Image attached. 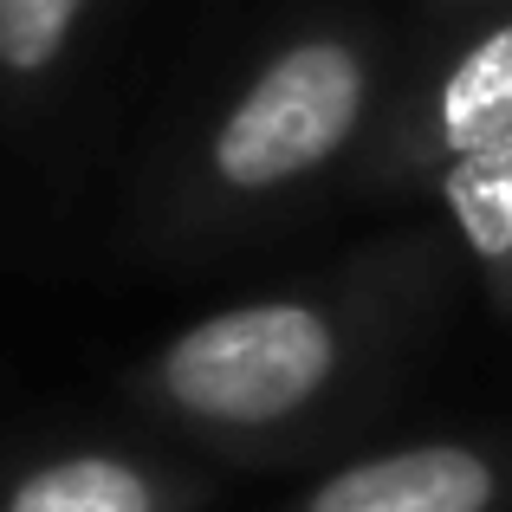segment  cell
Instances as JSON below:
<instances>
[{"instance_id":"6da1fadb","label":"cell","mask_w":512,"mask_h":512,"mask_svg":"<svg viewBox=\"0 0 512 512\" xmlns=\"http://www.w3.org/2000/svg\"><path fill=\"white\" fill-rule=\"evenodd\" d=\"M402 325V279L260 292L169 331L124 376V389L188 448L234 467H266L312 454L376 396Z\"/></svg>"},{"instance_id":"7a4b0ae2","label":"cell","mask_w":512,"mask_h":512,"mask_svg":"<svg viewBox=\"0 0 512 512\" xmlns=\"http://www.w3.org/2000/svg\"><path fill=\"white\" fill-rule=\"evenodd\" d=\"M376 111V52L344 26L273 46L240 91L214 111L195 150V201L221 214H253L299 195L363 137Z\"/></svg>"},{"instance_id":"3957f363","label":"cell","mask_w":512,"mask_h":512,"mask_svg":"<svg viewBox=\"0 0 512 512\" xmlns=\"http://www.w3.org/2000/svg\"><path fill=\"white\" fill-rule=\"evenodd\" d=\"M286 512H512V441L422 435L350 454Z\"/></svg>"},{"instance_id":"277c9868","label":"cell","mask_w":512,"mask_h":512,"mask_svg":"<svg viewBox=\"0 0 512 512\" xmlns=\"http://www.w3.org/2000/svg\"><path fill=\"white\" fill-rule=\"evenodd\" d=\"M208 500L201 461L130 441H65L0 467V512H201Z\"/></svg>"},{"instance_id":"5b68a950","label":"cell","mask_w":512,"mask_h":512,"mask_svg":"<svg viewBox=\"0 0 512 512\" xmlns=\"http://www.w3.org/2000/svg\"><path fill=\"white\" fill-rule=\"evenodd\" d=\"M512 137V13L474 26L454 46V59L428 78L396 163L402 175H448L454 163L480 156L487 143Z\"/></svg>"},{"instance_id":"8992f818","label":"cell","mask_w":512,"mask_h":512,"mask_svg":"<svg viewBox=\"0 0 512 512\" xmlns=\"http://www.w3.org/2000/svg\"><path fill=\"white\" fill-rule=\"evenodd\" d=\"M435 201L461 240L467 266L480 273V292L493 299V312L512 318V137L435 175Z\"/></svg>"},{"instance_id":"52a82bcc","label":"cell","mask_w":512,"mask_h":512,"mask_svg":"<svg viewBox=\"0 0 512 512\" xmlns=\"http://www.w3.org/2000/svg\"><path fill=\"white\" fill-rule=\"evenodd\" d=\"M91 13H98V0H0V85H52Z\"/></svg>"}]
</instances>
